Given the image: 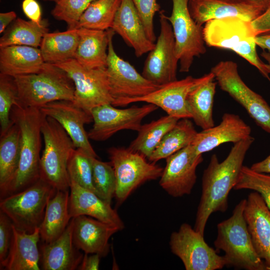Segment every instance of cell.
Segmentation results:
<instances>
[{
	"mask_svg": "<svg viewBox=\"0 0 270 270\" xmlns=\"http://www.w3.org/2000/svg\"><path fill=\"white\" fill-rule=\"evenodd\" d=\"M254 140L250 136L234 144L221 162L216 154L211 156L202 176V194L194 227L202 234L210 216L215 212H224L228 208L229 193L237 182L246 154Z\"/></svg>",
	"mask_w": 270,
	"mask_h": 270,
	"instance_id": "cell-1",
	"label": "cell"
},
{
	"mask_svg": "<svg viewBox=\"0 0 270 270\" xmlns=\"http://www.w3.org/2000/svg\"><path fill=\"white\" fill-rule=\"evenodd\" d=\"M44 116L38 108L20 105L12 107L10 118L20 131V158L13 179L0 192V199L23 190L40 178L41 126Z\"/></svg>",
	"mask_w": 270,
	"mask_h": 270,
	"instance_id": "cell-2",
	"label": "cell"
},
{
	"mask_svg": "<svg viewBox=\"0 0 270 270\" xmlns=\"http://www.w3.org/2000/svg\"><path fill=\"white\" fill-rule=\"evenodd\" d=\"M246 201L241 200L232 215L218 224L214 246L224 252L226 266L246 270H270L254 248L244 215Z\"/></svg>",
	"mask_w": 270,
	"mask_h": 270,
	"instance_id": "cell-3",
	"label": "cell"
},
{
	"mask_svg": "<svg viewBox=\"0 0 270 270\" xmlns=\"http://www.w3.org/2000/svg\"><path fill=\"white\" fill-rule=\"evenodd\" d=\"M203 36L207 46L234 51L256 67L270 82L266 64L256 52L257 36L251 21L238 17L211 20L205 24Z\"/></svg>",
	"mask_w": 270,
	"mask_h": 270,
	"instance_id": "cell-4",
	"label": "cell"
},
{
	"mask_svg": "<svg viewBox=\"0 0 270 270\" xmlns=\"http://www.w3.org/2000/svg\"><path fill=\"white\" fill-rule=\"evenodd\" d=\"M14 78L20 106L40 108L53 102L74 100L72 80L64 70L54 64L46 63L38 73Z\"/></svg>",
	"mask_w": 270,
	"mask_h": 270,
	"instance_id": "cell-5",
	"label": "cell"
},
{
	"mask_svg": "<svg viewBox=\"0 0 270 270\" xmlns=\"http://www.w3.org/2000/svg\"><path fill=\"white\" fill-rule=\"evenodd\" d=\"M41 132L44 148L40 159V178L57 190H70L68 165L76 148L64 129L51 117L44 116Z\"/></svg>",
	"mask_w": 270,
	"mask_h": 270,
	"instance_id": "cell-6",
	"label": "cell"
},
{
	"mask_svg": "<svg viewBox=\"0 0 270 270\" xmlns=\"http://www.w3.org/2000/svg\"><path fill=\"white\" fill-rule=\"evenodd\" d=\"M56 190L40 178L23 190L0 199V210L18 230L32 233L40 226L48 202Z\"/></svg>",
	"mask_w": 270,
	"mask_h": 270,
	"instance_id": "cell-7",
	"label": "cell"
},
{
	"mask_svg": "<svg viewBox=\"0 0 270 270\" xmlns=\"http://www.w3.org/2000/svg\"><path fill=\"white\" fill-rule=\"evenodd\" d=\"M108 152L115 173L114 197L118 204L142 184L161 176L164 168L128 148L111 147Z\"/></svg>",
	"mask_w": 270,
	"mask_h": 270,
	"instance_id": "cell-8",
	"label": "cell"
},
{
	"mask_svg": "<svg viewBox=\"0 0 270 270\" xmlns=\"http://www.w3.org/2000/svg\"><path fill=\"white\" fill-rule=\"evenodd\" d=\"M114 34L110 36L109 40L106 72L113 99L112 105L124 106L128 100L146 96L161 86L146 79L116 54L112 44Z\"/></svg>",
	"mask_w": 270,
	"mask_h": 270,
	"instance_id": "cell-9",
	"label": "cell"
},
{
	"mask_svg": "<svg viewBox=\"0 0 270 270\" xmlns=\"http://www.w3.org/2000/svg\"><path fill=\"white\" fill-rule=\"evenodd\" d=\"M211 72L220 88L239 103L258 126L270 134V106L242 80L236 63L221 61L212 68Z\"/></svg>",
	"mask_w": 270,
	"mask_h": 270,
	"instance_id": "cell-10",
	"label": "cell"
},
{
	"mask_svg": "<svg viewBox=\"0 0 270 270\" xmlns=\"http://www.w3.org/2000/svg\"><path fill=\"white\" fill-rule=\"evenodd\" d=\"M169 244L172 254L178 257L186 270H216L226 266L224 256L210 246L204 235L187 223L182 224L171 234Z\"/></svg>",
	"mask_w": 270,
	"mask_h": 270,
	"instance_id": "cell-11",
	"label": "cell"
},
{
	"mask_svg": "<svg viewBox=\"0 0 270 270\" xmlns=\"http://www.w3.org/2000/svg\"><path fill=\"white\" fill-rule=\"evenodd\" d=\"M171 15L166 16L172 28L175 52L180 62V72H189L194 58L206 52L203 36L204 26L192 18L188 0H172Z\"/></svg>",
	"mask_w": 270,
	"mask_h": 270,
	"instance_id": "cell-12",
	"label": "cell"
},
{
	"mask_svg": "<svg viewBox=\"0 0 270 270\" xmlns=\"http://www.w3.org/2000/svg\"><path fill=\"white\" fill-rule=\"evenodd\" d=\"M64 70L75 86L74 102L91 114L98 106L112 104L106 68L90 69L80 64L74 58L54 64Z\"/></svg>",
	"mask_w": 270,
	"mask_h": 270,
	"instance_id": "cell-13",
	"label": "cell"
},
{
	"mask_svg": "<svg viewBox=\"0 0 270 270\" xmlns=\"http://www.w3.org/2000/svg\"><path fill=\"white\" fill-rule=\"evenodd\" d=\"M158 108L152 104L124 109L117 108L112 104L96 106L91 111L94 124L88 137L93 140L104 141L122 130L138 132L143 119Z\"/></svg>",
	"mask_w": 270,
	"mask_h": 270,
	"instance_id": "cell-14",
	"label": "cell"
},
{
	"mask_svg": "<svg viewBox=\"0 0 270 270\" xmlns=\"http://www.w3.org/2000/svg\"><path fill=\"white\" fill-rule=\"evenodd\" d=\"M160 35L145 60L142 74L153 84L162 86L177 80L179 62L176 54L172 26L162 10L160 12Z\"/></svg>",
	"mask_w": 270,
	"mask_h": 270,
	"instance_id": "cell-15",
	"label": "cell"
},
{
	"mask_svg": "<svg viewBox=\"0 0 270 270\" xmlns=\"http://www.w3.org/2000/svg\"><path fill=\"white\" fill-rule=\"evenodd\" d=\"M160 185L170 196L178 198L190 194L195 185L196 168L204 159L189 145L166 158Z\"/></svg>",
	"mask_w": 270,
	"mask_h": 270,
	"instance_id": "cell-16",
	"label": "cell"
},
{
	"mask_svg": "<svg viewBox=\"0 0 270 270\" xmlns=\"http://www.w3.org/2000/svg\"><path fill=\"white\" fill-rule=\"evenodd\" d=\"M40 109L44 114L54 118L62 126L76 148H81L90 156L98 158L84 128L86 124L93 122L92 114L70 100L53 102Z\"/></svg>",
	"mask_w": 270,
	"mask_h": 270,
	"instance_id": "cell-17",
	"label": "cell"
},
{
	"mask_svg": "<svg viewBox=\"0 0 270 270\" xmlns=\"http://www.w3.org/2000/svg\"><path fill=\"white\" fill-rule=\"evenodd\" d=\"M200 80V77L194 78L192 76L177 80L162 86L146 96L128 100L126 105L136 102H146L161 108L171 116L178 119L191 118L186 99L190 92Z\"/></svg>",
	"mask_w": 270,
	"mask_h": 270,
	"instance_id": "cell-18",
	"label": "cell"
},
{
	"mask_svg": "<svg viewBox=\"0 0 270 270\" xmlns=\"http://www.w3.org/2000/svg\"><path fill=\"white\" fill-rule=\"evenodd\" d=\"M72 218V240L76 248L86 254L106 256L110 250L109 239L118 228L86 216Z\"/></svg>",
	"mask_w": 270,
	"mask_h": 270,
	"instance_id": "cell-19",
	"label": "cell"
},
{
	"mask_svg": "<svg viewBox=\"0 0 270 270\" xmlns=\"http://www.w3.org/2000/svg\"><path fill=\"white\" fill-rule=\"evenodd\" d=\"M251 132L239 116L225 113L218 125L198 132L191 145L198 154H202L222 144L244 140L250 136Z\"/></svg>",
	"mask_w": 270,
	"mask_h": 270,
	"instance_id": "cell-20",
	"label": "cell"
},
{
	"mask_svg": "<svg viewBox=\"0 0 270 270\" xmlns=\"http://www.w3.org/2000/svg\"><path fill=\"white\" fill-rule=\"evenodd\" d=\"M68 210L70 218L84 215L116 226L120 230L124 225L116 210L94 192L70 180Z\"/></svg>",
	"mask_w": 270,
	"mask_h": 270,
	"instance_id": "cell-21",
	"label": "cell"
},
{
	"mask_svg": "<svg viewBox=\"0 0 270 270\" xmlns=\"http://www.w3.org/2000/svg\"><path fill=\"white\" fill-rule=\"evenodd\" d=\"M246 200L244 215L254 248L270 268V210L256 192Z\"/></svg>",
	"mask_w": 270,
	"mask_h": 270,
	"instance_id": "cell-22",
	"label": "cell"
},
{
	"mask_svg": "<svg viewBox=\"0 0 270 270\" xmlns=\"http://www.w3.org/2000/svg\"><path fill=\"white\" fill-rule=\"evenodd\" d=\"M111 29L134 51L137 57L149 52L155 42L148 38L143 22L131 0H122Z\"/></svg>",
	"mask_w": 270,
	"mask_h": 270,
	"instance_id": "cell-23",
	"label": "cell"
},
{
	"mask_svg": "<svg viewBox=\"0 0 270 270\" xmlns=\"http://www.w3.org/2000/svg\"><path fill=\"white\" fill-rule=\"evenodd\" d=\"M73 218L55 240L40 246V266L44 270L78 269L84 254L74 245L72 240Z\"/></svg>",
	"mask_w": 270,
	"mask_h": 270,
	"instance_id": "cell-24",
	"label": "cell"
},
{
	"mask_svg": "<svg viewBox=\"0 0 270 270\" xmlns=\"http://www.w3.org/2000/svg\"><path fill=\"white\" fill-rule=\"evenodd\" d=\"M12 230L10 246L6 258L0 262V270H40V228L28 234L18 230L12 224Z\"/></svg>",
	"mask_w": 270,
	"mask_h": 270,
	"instance_id": "cell-25",
	"label": "cell"
},
{
	"mask_svg": "<svg viewBox=\"0 0 270 270\" xmlns=\"http://www.w3.org/2000/svg\"><path fill=\"white\" fill-rule=\"evenodd\" d=\"M77 30L78 43L74 58L88 68H106L110 36L115 32L111 28L98 30L80 28Z\"/></svg>",
	"mask_w": 270,
	"mask_h": 270,
	"instance_id": "cell-26",
	"label": "cell"
},
{
	"mask_svg": "<svg viewBox=\"0 0 270 270\" xmlns=\"http://www.w3.org/2000/svg\"><path fill=\"white\" fill-rule=\"evenodd\" d=\"M192 18L199 25L228 17H238L252 22L262 12L254 8L222 0H188Z\"/></svg>",
	"mask_w": 270,
	"mask_h": 270,
	"instance_id": "cell-27",
	"label": "cell"
},
{
	"mask_svg": "<svg viewBox=\"0 0 270 270\" xmlns=\"http://www.w3.org/2000/svg\"><path fill=\"white\" fill-rule=\"evenodd\" d=\"M45 64L38 48L14 45L0 48V74L15 77L38 73Z\"/></svg>",
	"mask_w": 270,
	"mask_h": 270,
	"instance_id": "cell-28",
	"label": "cell"
},
{
	"mask_svg": "<svg viewBox=\"0 0 270 270\" xmlns=\"http://www.w3.org/2000/svg\"><path fill=\"white\" fill-rule=\"evenodd\" d=\"M211 72L200 77L188 94L186 102L191 118L202 130L214 126L213 104L216 82Z\"/></svg>",
	"mask_w": 270,
	"mask_h": 270,
	"instance_id": "cell-29",
	"label": "cell"
},
{
	"mask_svg": "<svg viewBox=\"0 0 270 270\" xmlns=\"http://www.w3.org/2000/svg\"><path fill=\"white\" fill-rule=\"evenodd\" d=\"M69 190H56L48 202L43 220L40 226V238L49 243L64 232L72 218L69 214Z\"/></svg>",
	"mask_w": 270,
	"mask_h": 270,
	"instance_id": "cell-30",
	"label": "cell"
},
{
	"mask_svg": "<svg viewBox=\"0 0 270 270\" xmlns=\"http://www.w3.org/2000/svg\"><path fill=\"white\" fill-rule=\"evenodd\" d=\"M78 43L77 29L46 33L40 50L46 63L56 64L74 58Z\"/></svg>",
	"mask_w": 270,
	"mask_h": 270,
	"instance_id": "cell-31",
	"label": "cell"
},
{
	"mask_svg": "<svg viewBox=\"0 0 270 270\" xmlns=\"http://www.w3.org/2000/svg\"><path fill=\"white\" fill-rule=\"evenodd\" d=\"M20 144V131L18 126L14 123L4 134L0 135V192L10 182L18 170Z\"/></svg>",
	"mask_w": 270,
	"mask_h": 270,
	"instance_id": "cell-32",
	"label": "cell"
},
{
	"mask_svg": "<svg viewBox=\"0 0 270 270\" xmlns=\"http://www.w3.org/2000/svg\"><path fill=\"white\" fill-rule=\"evenodd\" d=\"M48 20L40 23L16 18L0 38V48L18 45L40 46L44 36L48 32Z\"/></svg>",
	"mask_w": 270,
	"mask_h": 270,
	"instance_id": "cell-33",
	"label": "cell"
},
{
	"mask_svg": "<svg viewBox=\"0 0 270 270\" xmlns=\"http://www.w3.org/2000/svg\"><path fill=\"white\" fill-rule=\"evenodd\" d=\"M198 132L190 118L180 119L175 126L164 136L148 158L156 162L166 158L183 148L191 144Z\"/></svg>",
	"mask_w": 270,
	"mask_h": 270,
	"instance_id": "cell-34",
	"label": "cell"
},
{
	"mask_svg": "<svg viewBox=\"0 0 270 270\" xmlns=\"http://www.w3.org/2000/svg\"><path fill=\"white\" fill-rule=\"evenodd\" d=\"M180 119L168 115L142 124L136 138L128 148L148 158L157 147L164 136Z\"/></svg>",
	"mask_w": 270,
	"mask_h": 270,
	"instance_id": "cell-35",
	"label": "cell"
},
{
	"mask_svg": "<svg viewBox=\"0 0 270 270\" xmlns=\"http://www.w3.org/2000/svg\"><path fill=\"white\" fill-rule=\"evenodd\" d=\"M122 0H95L82 16L76 29L84 28L98 30L111 28Z\"/></svg>",
	"mask_w": 270,
	"mask_h": 270,
	"instance_id": "cell-36",
	"label": "cell"
},
{
	"mask_svg": "<svg viewBox=\"0 0 270 270\" xmlns=\"http://www.w3.org/2000/svg\"><path fill=\"white\" fill-rule=\"evenodd\" d=\"M92 184L96 193L102 200L111 204L116 189V178L110 162H102L96 157L92 158Z\"/></svg>",
	"mask_w": 270,
	"mask_h": 270,
	"instance_id": "cell-37",
	"label": "cell"
},
{
	"mask_svg": "<svg viewBox=\"0 0 270 270\" xmlns=\"http://www.w3.org/2000/svg\"><path fill=\"white\" fill-rule=\"evenodd\" d=\"M92 157L82 149L76 148L68 161V170L70 180L96 194L92 180Z\"/></svg>",
	"mask_w": 270,
	"mask_h": 270,
	"instance_id": "cell-38",
	"label": "cell"
},
{
	"mask_svg": "<svg viewBox=\"0 0 270 270\" xmlns=\"http://www.w3.org/2000/svg\"><path fill=\"white\" fill-rule=\"evenodd\" d=\"M18 105V92L14 78L0 74V135L13 124L10 112L14 106Z\"/></svg>",
	"mask_w": 270,
	"mask_h": 270,
	"instance_id": "cell-39",
	"label": "cell"
},
{
	"mask_svg": "<svg viewBox=\"0 0 270 270\" xmlns=\"http://www.w3.org/2000/svg\"><path fill=\"white\" fill-rule=\"evenodd\" d=\"M234 188L248 189L258 192L270 210V175L254 171L243 166Z\"/></svg>",
	"mask_w": 270,
	"mask_h": 270,
	"instance_id": "cell-40",
	"label": "cell"
},
{
	"mask_svg": "<svg viewBox=\"0 0 270 270\" xmlns=\"http://www.w3.org/2000/svg\"><path fill=\"white\" fill-rule=\"evenodd\" d=\"M94 0H58L50 14L55 19L66 22L68 30L76 29L82 16Z\"/></svg>",
	"mask_w": 270,
	"mask_h": 270,
	"instance_id": "cell-41",
	"label": "cell"
},
{
	"mask_svg": "<svg viewBox=\"0 0 270 270\" xmlns=\"http://www.w3.org/2000/svg\"><path fill=\"white\" fill-rule=\"evenodd\" d=\"M144 25L150 40L156 42V36L154 28V18L160 12V6L156 0H131Z\"/></svg>",
	"mask_w": 270,
	"mask_h": 270,
	"instance_id": "cell-42",
	"label": "cell"
},
{
	"mask_svg": "<svg viewBox=\"0 0 270 270\" xmlns=\"http://www.w3.org/2000/svg\"><path fill=\"white\" fill-rule=\"evenodd\" d=\"M12 234V221L0 210V262L4 260L8 254Z\"/></svg>",
	"mask_w": 270,
	"mask_h": 270,
	"instance_id": "cell-43",
	"label": "cell"
},
{
	"mask_svg": "<svg viewBox=\"0 0 270 270\" xmlns=\"http://www.w3.org/2000/svg\"><path fill=\"white\" fill-rule=\"evenodd\" d=\"M22 11L30 20L40 24L42 19V8L36 0H23L22 4Z\"/></svg>",
	"mask_w": 270,
	"mask_h": 270,
	"instance_id": "cell-44",
	"label": "cell"
},
{
	"mask_svg": "<svg viewBox=\"0 0 270 270\" xmlns=\"http://www.w3.org/2000/svg\"><path fill=\"white\" fill-rule=\"evenodd\" d=\"M252 24L256 36L270 32V6Z\"/></svg>",
	"mask_w": 270,
	"mask_h": 270,
	"instance_id": "cell-45",
	"label": "cell"
},
{
	"mask_svg": "<svg viewBox=\"0 0 270 270\" xmlns=\"http://www.w3.org/2000/svg\"><path fill=\"white\" fill-rule=\"evenodd\" d=\"M101 256L97 254L84 253L80 264L78 268L80 270H97L99 269Z\"/></svg>",
	"mask_w": 270,
	"mask_h": 270,
	"instance_id": "cell-46",
	"label": "cell"
},
{
	"mask_svg": "<svg viewBox=\"0 0 270 270\" xmlns=\"http://www.w3.org/2000/svg\"><path fill=\"white\" fill-rule=\"evenodd\" d=\"M227 2L254 8L262 13L270 6V0H222Z\"/></svg>",
	"mask_w": 270,
	"mask_h": 270,
	"instance_id": "cell-47",
	"label": "cell"
},
{
	"mask_svg": "<svg viewBox=\"0 0 270 270\" xmlns=\"http://www.w3.org/2000/svg\"><path fill=\"white\" fill-rule=\"evenodd\" d=\"M16 18V14L14 11L0 13V33H3L7 26Z\"/></svg>",
	"mask_w": 270,
	"mask_h": 270,
	"instance_id": "cell-48",
	"label": "cell"
},
{
	"mask_svg": "<svg viewBox=\"0 0 270 270\" xmlns=\"http://www.w3.org/2000/svg\"><path fill=\"white\" fill-rule=\"evenodd\" d=\"M250 168L262 173H270V154L262 161L252 164Z\"/></svg>",
	"mask_w": 270,
	"mask_h": 270,
	"instance_id": "cell-49",
	"label": "cell"
},
{
	"mask_svg": "<svg viewBox=\"0 0 270 270\" xmlns=\"http://www.w3.org/2000/svg\"><path fill=\"white\" fill-rule=\"evenodd\" d=\"M256 46L263 50H266L270 52V32L258 35L256 38Z\"/></svg>",
	"mask_w": 270,
	"mask_h": 270,
	"instance_id": "cell-50",
	"label": "cell"
},
{
	"mask_svg": "<svg viewBox=\"0 0 270 270\" xmlns=\"http://www.w3.org/2000/svg\"><path fill=\"white\" fill-rule=\"evenodd\" d=\"M260 55L266 61V67L268 73L270 74V52L264 50Z\"/></svg>",
	"mask_w": 270,
	"mask_h": 270,
	"instance_id": "cell-51",
	"label": "cell"
},
{
	"mask_svg": "<svg viewBox=\"0 0 270 270\" xmlns=\"http://www.w3.org/2000/svg\"><path fill=\"white\" fill-rule=\"evenodd\" d=\"M44 2H54L55 3L58 0H42Z\"/></svg>",
	"mask_w": 270,
	"mask_h": 270,
	"instance_id": "cell-52",
	"label": "cell"
}]
</instances>
